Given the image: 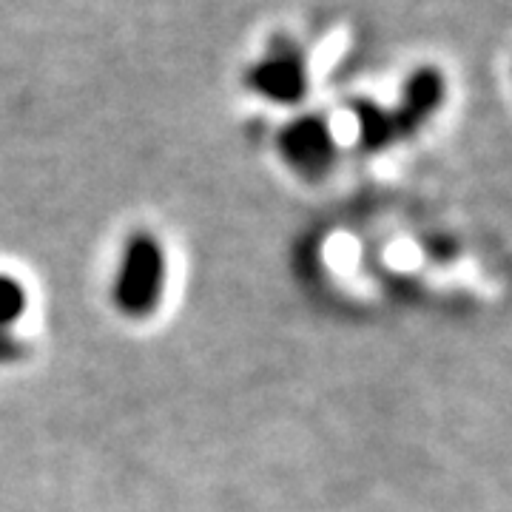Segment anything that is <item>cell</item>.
<instances>
[{"label":"cell","mask_w":512,"mask_h":512,"mask_svg":"<svg viewBox=\"0 0 512 512\" xmlns=\"http://www.w3.org/2000/svg\"><path fill=\"white\" fill-rule=\"evenodd\" d=\"M248 86L274 103H296L308 92V69L299 46L288 37H276L271 52L248 72Z\"/></svg>","instance_id":"obj_1"},{"label":"cell","mask_w":512,"mask_h":512,"mask_svg":"<svg viewBox=\"0 0 512 512\" xmlns=\"http://www.w3.org/2000/svg\"><path fill=\"white\" fill-rule=\"evenodd\" d=\"M163 288V254L151 237H137L123 256L117 276V302L126 313H146Z\"/></svg>","instance_id":"obj_2"},{"label":"cell","mask_w":512,"mask_h":512,"mask_svg":"<svg viewBox=\"0 0 512 512\" xmlns=\"http://www.w3.org/2000/svg\"><path fill=\"white\" fill-rule=\"evenodd\" d=\"M444 77H441L439 69L433 66H421L416 72L407 77L402 89V106L393 114V126H396V137H404L439 109L441 100H444Z\"/></svg>","instance_id":"obj_3"},{"label":"cell","mask_w":512,"mask_h":512,"mask_svg":"<svg viewBox=\"0 0 512 512\" xmlns=\"http://www.w3.org/2000/svg\"><path fill=\"white\" fill-rule=\"evenodd\" d=\"M282 154L299 168H322L333 154V137L319 117H299L279 134Z\"/></svg>","instance_id":"obj_4"},{"label":"cell","mask_w":512,"mask_h":512,"mask_svg":"<svg viewBox=\"0 0 512 512\" xmlns=\"http://www.w3.org/2000/svg\"><path fill=\"white\" fill-rule=\"evenodd\" d=\"M356 117H359V131L367 148L387 146L390 140H396V126H393V114L387 109H379L376 103L362 100L356 106Z\"/></svg>","instance_id":"obj_5"},{"label":"cell","mask_w":512,"mask_h":512,"mask_svg":"<svg viewBox=\"0 0 512 512\" xmlns=\"http://www.w3.org/2000/svg\"><path fill=\"white\" fill-rule=\"evenodd\" d=\"M23 311V293L15 282L0 276V325H9Z\"/></svg>","instance_id":"obj_6"}]
</instances>
